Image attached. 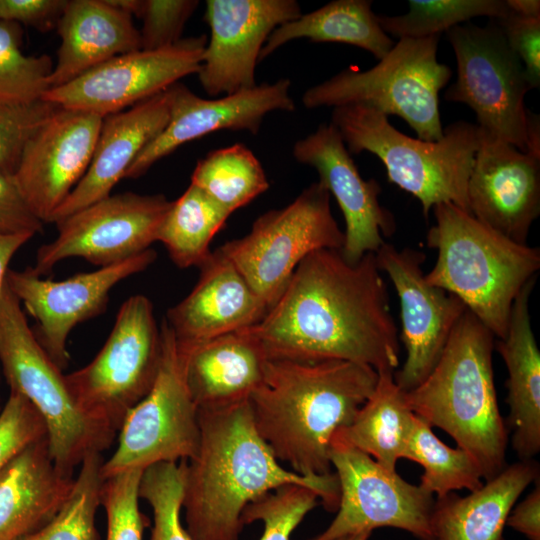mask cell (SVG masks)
I'll list each match as a JSON object with an SVG mask.
<instances>
[{"mask_svg":"<svg viewBox=\"0 0 540 540\" xmlns=\"http://www.w3.org/2000/svg\"><path fill=\"white\" fill-rule=\"evenodd\" d=\"M370 535H371V531H361L358 533L343 536L336 540H368Z\"/></svg>","mask_w":540,"mask_h":540,"instance_id":"f907efd6","label":"cell"},{"mask_svg":"<svg viewBox=\"0 0 540 540\" xmlns=\"http://www.w3.org/2000/svg\"><path fill=\"white\" fill-rule=\"evenodd\" d=\"M190 184L200 188L230 214L269 188L260 161L241 143L213 150L200 159Z\"/></svg>","mask_w":540,"mask_h":540,"instance_id":"d6a6232c","label":"cell"},{"mask_svg":"<svg viewBox=\"0 0 540 540\" xmlns=\"http://www.w3.org/2000/svg\"><path fill=\"white\" fill-rule=\"evenodd\" d=\"M330 197L319 181L314 182L286 207L260 215L248 234L218 248L268 310L306 256L342 248L344 232L332 215Z\"/></svg>","mask_w":540,"mask_h":540,"instance_id":"8fae6325","label":"cell"},{"mask_svg":"<svg viewBox=\"0 0 540 540\" xmlns=\"http://www.w3.org/2000/svg\"><path fill=\"white\" fill-rule=\"evenodd\" d=\"M409 11L399 16L377 15L386 34L399 38L440 35L478 16L492 20L507 17L506 0H409Z\"/></svg>","mask_w":540,"mask_h":540,"instance_id":"e575fe53","label":"cell"},{"mask_svg":"<svg viewBox=\"0 0 540 540\" xmlns=\"http://www.w3.org/2000/svg\"><path fill=\"white\" fill-rule=\"evenodd\" d=\"M440 35L400 38L379 63L366 70L345 69L307 89V109L362 104L405 120L418 139L443 137L439 92L451 78L450 67L437 60Z\"/></svg>","mask_w":540,"mask_h":540,"instance_id":"ba28073f","label":"cell"},{"mask_svg":"<svg viewBox=\"0 0 540 540\" xmlns=\"http://www.w3.org/2000/svg\"><path fill=\"white\" fill-rule=\"evenodd\" d=\"M66 0H0V20L40 28L59 19Z\"/></svg>","mask_w":540,"mask_h":540,"instance_id":"bcb514c9","label":"cell"},{"mask_svg":"<svg viewBox=\"0 0 540 540\" xmlns=\"http://www.w3.org/2000/svg\"><path fill=\"white\" fill-rule=\"evenodd\" d=\"M58 109L43 99L26 104H0V169L15 173L23 151L37 130Z\"/></svg>","mask_w":540,"mask_h":540,"instance_id":"60d3db41","label":"cell"},{"mask_svg":"<svg viewBox=\"0 0 540 540\" xmlns=\"http://www.w3.org/2000/svg\"><path fill=\"white\" fill-rule=\"evenodd\" d=\"M502 28L511 49L523 64L531 89L540 86V18L510 13L495 20Z\"/></svg>","mask_w":540,"mask_h":540,"instance_id":"ee69618b","label":"cell"},{"mask_svg":"<svg viewBox=\"0 0 540 540\" xmlns=\"http://www.w3.org/2000/svg\"><path fill=\"white\" fill-rule=\"evenodd\" d=\"M192 291L163 318L179 344L190 347L259 323L268 307L217 248L198 267Z\"/></svg>","mask_w":540,"mask_h":540,"instance_id":"603a6c76","label":"cell"},{"mask_svg":"<svg viewBox=\"0 0 540 540\" xmlns=\"http://www.w3.org/2000/svg\"><path fill=\"white\" fill-rule=\"evenodd\" d=\"M432 210L426 241L437 259L425 280L455 295L503 339L516 296L540 269V249L504 237L452 203Z\"/></svg>","mask_w":540,"mask_h":540,"instance_id":"5b68a950","label":"cell"},{"mask_svg":"<svg viewBox=\"0 0 540 540\" xmlns=\"http://www.w3.org/2000/svg\"><path fill=\"white\" fill-rule=\"evenodd\" d=\"M394 371H379L376 387L352 422L337 431L346 442L372 457L390 471L403 458L415 414L405 391L393 378Z\"/></svg>","mask_w":540,"mask_h":540,"instance_id":"4dcf8cb0","label":"cell"},{"mask_svg":"<svg viewBox=\"0 0 540 540\" xmlns=\"http://www.w3.org/2000/svg\"><path fill=\"white\" fill-rule=\"evenodd\" d=\"M287 78L218 99H204L177 82L168 88L170 116L162 132L149 143L127 170L124 178L136 179L181 145L221 130L257 134L266 114L292 112Z\"/></svg>","mask_w":540,"mask_h":540,"instance_id":"ffe728a7","label":"cell"},{"mask_svg":"<svg viewBox=\"0 0 540 540\" xmlns=\"http://www.w3.org/2000/svg\"><path fill=\"white\" fill-rule=\"evenodd\" d=\"M319 494L298 484L283 485L249 503L242 512L245 525L263 523L260 540H290L304 517L319 503Z\"/></svg>","mask_w":540,"mask_h":540,"instance_id":"f35d334b","label":"cell"},{"mask_svg":"<svg viewBox=\"0 0 540 540\" xmlns=\"http://www.w3.org/2000/svg\"><path fill=\"white\" fill-rule=\"evenodd\" d=\"M46 436L40 414L23 395L10 390L0 410V471L26 446Z\"/></svg>","mask_w":540,"mask_h":540,"instance_id":"7bdbcfd3","label":"cell"},{"mask_svg":"<svg viewBox=\"0 0 540 540\" xmlns=\"http://www.w3.org/2000/svg\"><path fill=\"white\" fill-rule=\"evenodd\" d=\"M331 123L350 154L376 155L390 183L417 198L427 218L439 203H452L470 214L467 187L479 148L477 126L466 121L450 124L435 142L407 136L388 117L362 104L333 108Z\"/></svg>","mask_w":540,"mask_h":540,"instance_id":"8992f818","label":"cell"},{"mask_svg":"<svg viewBox=\"0 0 540 540\" xmlns=\"http://www.w3.org/2000/svg\"><path fill=\"white\" fill-rule=\"evenodd\" d=\"M293 157L313 167L319 182L333 195L345 219L343 258L356 264L366 253H376L396 229L393 214L379 201L382 192L375 179L365 180L332 124H321L295 142Z\"/></svg>","mask_w":540,"mask_h":540,"instance_id":"d6986e66","label":"cell"},{"mask_svg":"<svg viewBox=\"0 0 540 540\" xmlns=\"http://www.w3.org/2000/svg\"><path fill=\"white\" fill-rule=\"evenodd\" d=\"M74 480L54 463L47 436L16 454L0 471V540H18L51 521Z\"/></svg>","mask_w":540,"mask_h":540,"instance_id":"d4e9b609","label":"cell"},{"mask_svg":"<svg viewBox=\"0 0 540 540\" xmlns=\"http://www.w3.org/2000/svg\"><path fill=\"white\" fill-rule=\"evenodd\" d=\"M207 44L205 35L182 38L158 50L116 56L73 81L49 89L43 100L102 118L126 110L197 74Z\"/></svg>","mask_w":540,"mask_h":540,"instance_id":"9a60e30c","label":"cell"},{"mask_svg":"<svg viewBox=\"0 0 540 540\" xmlns=\"http://www.w3.org/2000/svg\"><path fill=\"white\" fill-rule=\"evenodd\" d=\"M512 13L532 18H540L539 0H506Z\"/></svg>","mask_w":540,"mask_h":540,"instance_id":"681fc988","label":"cell"},{"mask_svg":"<svg viewBox=\"0 0 540 540\" xmlns=\"http://www.w3.org/2000/svg\"><path fill=\"white\" fill-rule=\"evenodd\" d=\"M103 463L101 453L88 455L59 512L42 528L18 540H101L95 516L101 506Z\"/></svg>","mask_w":540,"mask_h":540,"instance_id":"d590c367","label":"cell"},{"mask_svg":"<svg viewBox=\"0 0 540 540\" xmlns=\"http://www.w3.org/2000/svg\"><path fill=\"white\" fill-rule=\"evenodd\" d=\"M230 215L200 188L190 184L172 201L159 227L157 241L165 246L177 267H199L211 253V240Z\"/></svg>","mask_w":540,"mask_h":540,"instance_id":"1f68e13d","label":"cell"},{"mask_svg":"<svg viewBox=\"0 0 540 540\" xmlns=\"http://www.w3.org/2000/svg\"><path fill=\"white\" fill-rule=\"evenodd\" d=\"M375 257L399 298V341L405 347L406 358L402 367L393 372V378L407 392L432 371L466 307L455 295L425 280L423 252L409 247L398 250L385 242Z\"/></svg>","mask_w":540,"mask_h":540,"instance_id":"2e32d148","label":"cell"},{"mask_svg":"<svg viewBox=\"0 0 540 540\" xmlns=\"http://www.w3.org/2000/svg\"><path fill=\"white\" fill-rule=\"evenodd\" d=\"M199 5L197 0H142L141 50H158L178 43L188 19Z\"/></svg>","mask_w":540,"mask_h":540,"instance_id":"b9f144b4","label":"cell"},{"mask_svg":"<svg viewBox=\"0 0 540 540\" xmlns=\"http://www.w3.org/2000/svg\"><path fill=\"white\" fill-rule=\"evenodd\" d=\"M18 23L0 20V104H26L42 99L50 89L51 58L25 56Z\"/></svg>","mask_w":540,"mask_h":540,"instance_id":"8d00e7d4","label":"cell"},{"mask_svg":"<svg viewBox=\"0 0 540 540\" xmlns=\"http://www.w3.org/2000/svg\"><path fill=\"white\" fill-rule=\"evenodd\" d=\"M161 360L148 394L127 414L104 479L160 462L189 460L200 440L199 411L186 379V349L163 319Z\"/></svg>","mask_w":540,"mask_h":540,"instance_id":"7c38bea8","label":"cell"},{"mask_svg":"<svg viewBox=\"0 0 540 540\" xmlns=\"http://www.w3.org/2000/svg\"><path fill=\"white\" fill-rule=\"evenodd\" d=\"M156 257V252L150 248L120 263L60 281L44 279L30 267L23 271L8 269L5 281L37 321L34 334L38 342L63 371L70 361L67 340L72 329L101 314L112 288L145 270Z\"/></svg>","mask_w":540,"mask_h":540,"instance_id":"e0dca14e","label":"cell"},{"mask_svg":"<svg viewBox=\"0 0 540 540\" xmlns=\"http://www.w3.org/2000/svg\"><path fill=\"white\" fill-rule=\"evenodd\" d=\"M370 0H335L278 26L267 38L259 61L284 44L306 38L312 42L353 45L381 60L394 46L381 28Z\"/></svg>","mask_w":540,"mask_h":540,"instance_id":"f546056e","label":"cell"},{"mask_svg":"<svg viewBox=\"0 0 540 540\" xmlns=\"http://www.w3.org/2000/svg\"><path fill=\"white\" fill-rule=\"evenodd\" d=\"M172 201L162 194L126 192L109 195L56 224V238L37 250L32 272L42 276L72 257L111 266L148 249Z\"/></svg>","mask_w":540,"mask_h":540,"instance_id":"5bb4252c","label":"cell"},{"mask_svg":"<svg viewBox=\"0 0 540 540\" xmlns=\"http://www.w3.org/2000/svg\"><path fill=\"white\" fill-rule=\"evenodd\" d=\"M61 44L50 89L67 84L106 61L141 49L132 15L108 0L67 1L57 21Z\"/></svg>","mask_w":540,"mask_h":540,"instance_id":"484cf974","label":"cell"},{"mask_svg":"<svg viewBox=\"0 0 540 540\" xmlns=\"http://www.w3.org/2000/svg\"><path fill=\"white\" fill-rule=\"evenodd\" d=\"M268 358L399 366V334L375 253L358 263L340 250L306 256L263 319L250 327Z\"/></svg>","mask_w":540,"mask_h":540,"instance_id":"6da1fadb","label":"cell"},{"mask_svg":"<svg viewBox=\"0 0 540 540\" xmlns=\"http://www.w3.org/2000/svg\"><path fill=\"white\" fill-rule=\"evenodd\" d=\"M479 138L467 187L470 214L504 237L527 244L540 214V154Z\"/></svg>","mask_w":540,"mask_h":540,"instance_id":"7402d4cb","label":"cell"},{"mask_svg":"<svg viewBox=\"0 0 540 540\" xmlns=\"http://www.w3.org/2000/svg\"><path fill=\"white\" fill-rule=\"evenodd\" d=\"M185 470L182 460L156 463L142 473L138 493L152 509L151 540H194L180 519Z\"/></svg>","mask_w":540,"mask_h":540,"instance_id":"74e56055","label":"cell"},{"mask_svg":"<svg viewBox=\"0 0 540 540\" xmlns=\"http://www.w3.org/2000/svg\"><path fill=\"white\" fill-rule=\"evenodd\" d=\"M494 335L467 309L428 376L405 392L412 412L448 433L478 463L485 481L506 467L508 429L500 414Z\"/></svg>","mask_w":540,"mask_h":540,"instance_id":"277c9868","label":"cell"},{"mask_svg":"<svg viewBox=\"0 0 540 540\" xmlns=\"http://www.w3.org/2000/svg\"><path fill=\"white\" fill-rule=\"evenodd\" d=\"M170 116L168 89L103 118L89 167L51 217L57 223L111 195L113 187L143 149L165 128Z\"/></svg>","mask_w":540,"mask_h":540,"instance_id":"cb8c5ba5","label":"cell"},{"mask_svg":"<svg viewBox=\"0 0 540 540\" xmlns=\"http://www.w3.org/2000/svg\"><path fill=\"white\" fill-rule=\"evenodd\" d=\"M198 411L200 440L186 461L182 504L194 540H239L245 507L283 485L309 487L337 510L335 473L312 478L285 469L257 432L249 399Z\"/></svg>","mask_w":540,"mask_h":540,"instance_id":"7a4b0ae2","label":"cell"},{"mask_svg":"<svg viewBox=\"0 0 540 540\" xmlns=\"http://www.w3.org/2000/svg\"><path fill=\"white\" fill-rule=\"evenodd\" d=\"M329 456L339 484L337 514L322 533L308 540H336L380 527L402 529L420 540H435L432 494L387 470L337 433Z\"/></svg>","mask_w":540,"mask_h":540,"instance_id":"4fadbf2b","label":"cell"},{"mask_svg":"<svg viewBox=\"0 0 540 540\" xmlns=\"http://www.w3.org/2000/svg\"><path fill=\"white\" fill-rule=\"evenodd\" d=\"M162 342L151 301L125 300L94 359L65 374L70 392L90 416L119 432L127 414L150 391L158 374Z\"/></svg>","mask_w":540,"mask_h":540,"instance_id":"30bf717a","label":"cell"},{"mask_svg":"<svg viewBox=\"0 0 540 540\" xmlns=\"http://www.w3.org/2000/svg\"><path fill=\"white\" fill-rule=\"evenodd\" d=\"M0 370L10 390L23 395L42 417L50 455L63 472L73 475L88 455L114 442L117 432L78 405L6 281L0 293Z\"/></svg>","mask_w":540,"mask_h":540,"instance_id":"52a82bcc","label":"cell"},{"mask_svg":"<svg viewBox=\"0 0 540 540\" xmlns=\"http://www.w3.org/2000/svg\"><path fill=\"white\" fill-rule=\"evenodd\" d=\"M32 237L33 236L29 234H0V293L5 282L8 265L12 257L16 251Z\"/></svg>","mask_w":540,"mask_h":540,"instance_id":"c3c4849f","label":"cell"},{"mask_svg":"<svg viewBox=\"0 0 540 540\" xmlns=\"http://www.w3.org/2000/svg\"><path fill=\"white\" fill-rule=\"evenodd\" d=\"M506 525L524 534L529 540H540V484L511 509Z\"/></svg>","mask_w":540,"mask_h":540,"instance_id":"7dc6e473","label":"cell"},{"mask_svg":"<svg viewBox=\"0 0 540 540\" xmlns=\"http://www.w3.org/2000/svg\"><path fill=\"white\" fill-rule=\"evenodd\" d=\"M102 121L93 113L58 107L28 141L14 177L44 223L86 173Z\"/></svg>","mask_w":540,"mask_h":540,"instance_id":"44dd1931","label":"cell"},{"mask_svg":"<svg viewBox=\"0 0 540 540\" xmlns=\"http://www.w3.org/2000/svg\"><path fill=\"white\" fill-rule=\"evenodd\" d=\"M539 479V464L520 460L477 490L461 497L449 493L434 502L431 528L435 540H504L507 517L523 491Z\"/></svg>","mask_w":540,"mask_h":540,"instance_id":"f1b7e54d","label":"cell"},{"mask_svg":"<svg viewBox=\"0 0 540 540\" xmlns=\"http://www.w3.org/2000/svg\"><path fill=\"white\" fill-rule=\"evenodd\" d=\"M536 279L531 278L516 296L506 336L494 345L508 371V424L513 429L512 447L520 460L533 459L540 450V351L529 313Z\"/></svg>","mask_w":540,"mask_h":540,"instance_id":"83f0119b","label":"cell"},{"mask_svg":"<svg viewBox=\"0 0 540 540\" xmlns=\"http://www.w3.org/2000/svg\"><path fill=\"white\" fill-rule=\"evenodd\" d=\"M378 372L344 360L268 358L249 397L257 432L278 461L306 477L331 472L330 445L373 393Z\"/></svg>","mask_w":540,"mask_h":540,"instance_id":"3957f363","label":"cell"},{"mask_svg":"<svg viewBox=\"0 0 540 540\" xmlns=\"http://www.w3.org/2000/svg\"><path fill=\"white\" fill-rule=\"evenodd\" d=\"M144 470L133 469L104 479L101 506L107 519L106 540H142L149 525L139 509V483Z\"/></svg>","mask_w":540,"mask_h":540,"instance_id":"ab89813d","label":"cell"},{"mask_svg":"<svg viewBox=\"0 0 540 540\" xmlns=\"http://www.w3.org/2000/svg\"><path fill=\"white\" fill-rule=\"evenodd\" d=\"M0 410H1V408H0Z\"/></svg>","mask_w":540,"mask_h":540,"instance_id":"816d5d0a","label":"cell"},{"mask_svg":"<svg viewBox=\"0 0 540 540\" xmlns=\"http://www.w3.org/2000/svg\"><path fill=\"white\" fill-rule=\"evenodd\" d=\"M302 14L295 0H207L210 28L197 73L209 96L255 87V69L269 35Z\"/></svg>","mask_w":540,"mask_h":540,"instance_id":"ac0fdd59","label":"cell"},{"mask_svg":"<svg viewBox=\"0 0 540 540\" xmlns=\"http://www.w3.org/2000/svg\"><path fill=\"white\" fill-rule=\"evenodd\" d=\"M403 458L422 466L419 485L437 497L461 489L472 492L484 484L475 459L464 449L443 443L432 427L416 415Z\"/></svg>","mask_w":540,"mask_h":540,"instance_id":"836d02e7","label":"cell"},{"mask_svg":"<svg viewBox=\"0 0 540 540\" xmlns=\"http://www.w3.org/2000/svg\"><path fill=\"white\" fill-rule=\"evenodd\" d=\"M183 347L187 384L198 409L249 399L263 380L268 357L250 327Z\"/></svg>","mask_w":540,"mask_h":540,"instance_id":"4316f807","label":"cell"},{"mask_svg":"<svg viewBox=\"0 0 540 540\" xmlns=\"http://www.w3.org/2000/svg\"><path fill=\"white\" fill-rule=\"evenodd\" d=\"M44 222L32 211L13 174L0 169V234L34 236Z\"/></svg>","mask_w":540,"mask_h":540,"instance_id":"f6af8a7d","label":"cell"},{"mask_svg":"<svg viewBox=\"0 0 540 540\" xmlns=\"http://www.w3.org/2000/svg\"><path fill=\"white\" fill-rule=\"evenodd\" d=\"M446 34L456 57L457 79L446 90L445 99L466 104L475 112L481 138L527 152L529 110L524 97L531 87L500 25L495 20L486 26L467 23Z\"/></svg>","mask_w":540,"mask_h":540,"instance_id":"9c48e42d","label":"cell"}]
</instances>
